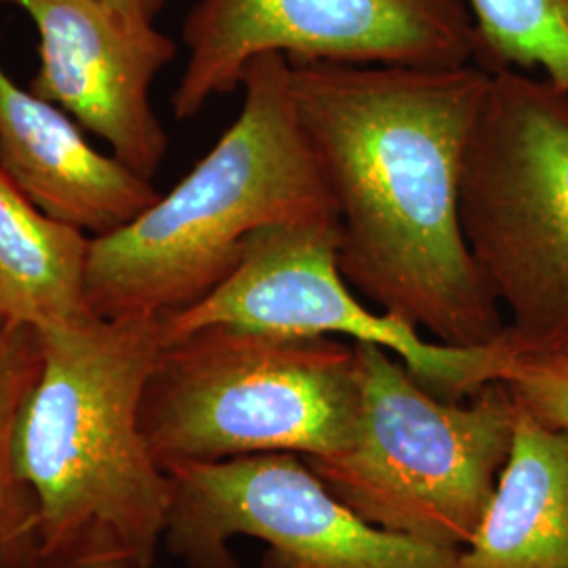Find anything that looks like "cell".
Segmentation results:
<instances>
[{
	"label": "cell",
	"instance_id": "6da1fadb",
	"mask_svg": "<svg viewBox=\"0 0 568 568\" xmlns=\"http://www.w3.org/2000/svg\"><path fill=\"white\" fill-rule=\"evenodd\" d=\"M288 63L297 119L337 213L345 281L438 344L499 339L508 321L462 224L467 148L490 72Z\"/></svg>",
	"mask_w": 568,
	"mask_h": 568
},
{
	"label": "cell",
	"instance_id": "7a4b0ae2",
	"mask_svg": "<svg viewBox=\"0 0 568 568\" xmlns=\"http://www.w3.org/2000/svg\"><path fill=\"white\" fill-rule=\"evenodd\" d=\"M239 119L171 192L108 236L91 239L87 304L98 318L164 316L201 302L270 225L337 220L305 142L278 53L244 70Z\"/></svg>",
	"mask_w": 568,
	"mask_h": 568
},
{
	"label": "cell",
	"instance_id": "3957f363",
	"mask_svg": "<svg viewBox=\"0 0 568 568\" xmlns=\"http://www.w3.org/2000/svg\"><path fill=\"white\" fill-rule=\"evenodd\" d=\"M39 331L41 375L16 429L37 551L103 537L150 568L173 493L142 429L143 392L164 344L161 316H91Z\"/></svg>",
	"mask_w": 568,
	"mask_h": 568
},
{
	"label": "cell",
	"instance_id": "277c9868",
	"mask_svg": "<svg viewBox=\"0 0 568 568\" xmlns=\"http://www.w3.org/2000/svg\"><path fill=\"white\" fill-rule=\"evenodd\" d=\"M361 405L356 344L204 326L161 347L142 429L164 469L265 453L326 457L352 445Z\"/></svg>",
	"mask_w": 568,
	"mask_h": 568
},
{
	"label": "cell",
	"instance_id": "5b68a950",
	"mask_svg": "<svg viewBox=\"0 0 568 568\" xmlns=\"http://www.w3.org/2000/svg\"><path fill=\"white\" fill-rule=\"evenodd\" d=\"M356 347L363 405L354 440L305 464L368 525L436 548H466L508 464L514 398L499 382L467 403L440 398L394 354Z\"/></svg>",
	"mask_w": 568,
	"mask_h": 568
},
{
	"label": "cell",
	"instance_id": "8992f818",
	"mask_svg": "<svg viewBox=\"0 0 568 568\" xmlns=\"http://www.w3.org/2000/svg\"><path fill=\"white\" fill-rule=\"evenodd\" d=\"M469 253L523 344L568 347V93L490 72L467 148Z\"/></svg>",
	"mask_w": 568,
	"mask_h": 568
},
{
	"label": "cell",
	"instance_id": "52a82bcc",
	"mask_svg": "<svg viewBox=\"0 0 568 568\" xmlns=\"http://www.w3.org/2000/svg\"><path fill=\"white\" fill-rule=\"evenodd\" d=\"M187 61L173 114L187 121L241 89L255 58L349 65L455 68L476 63L466 0H199L183 21Z\"/></svg>",
	"mask_w": 568,
	"mask_h": 568
},
{
	"label": "cell",
	"instance_id": "ba28073f",
	"mask_svg": "<svg viewBox=\"0 0 568 568\" xmlns=\"http://www.w3.org/2000/svg\"><path fill=\"white\" fill-rule=\"evenodd\" d=\"M163 541L192 568H239L234 537L267 546L262 568H457V549L373 527L293 453L166 467Z\"/></svg>",
	"mask_w": 568,
	"mask_h": 568
},
{
	"label": "cell",
	"instance_id": "9c48e42d",
	"mask_svg": "<svg viewBox=\"0 0 568 568\" xmlns=\"http://www.w3.org/2000/svg\"><path fill=\"white\" fill-rule=\"evenodd\" d=\"M337 220H302L255 232L234 272L196 304L161 316L163 342L204 326L377 345L434 394L464 400L490 382L493 349L427 339L417 326L373 310L339 270Z\"/></svg>",
	"mask_w": 568,
	"mask_h": 568
},
{
	"label": "cell",
	"instance_id": "30bf717a",
	"mask_svg": "<svg viewBox=\"0 0 568 568\" xmlns=\"http://www.w3.org/2000/svg\"><path fill=\"white\" fill-rule=\"evenodd\" d=\"M39 32L30 91L110 145L112 156L152 180L169 138L152 105V84L178 44L154 21L131 20L103 0H0Z\"/></svg>",
	"mask_w": 568,
	"mask_h": 568
},
{
	"label": "cell",
	"instance_id": "8fae6325",
	"mask_svg": "<svg viewBox=\"0 0 568 568\" xmlns=\"http://www.w3.org/2000/svg\"><path fill=\"white\" fill-rule=\"evenodd\" d=\"M82 131L0 63V171L47 215L100 239L140 217L161 192Z\"/></svg>",
	"mask_w": 568,
	"mask_h": 568
},
{
	"label": "cell",
	"instance_id": "7c38bea8",
	"mask_svg": "<svg viewBox=\"0 0 568 568\" xmlns=\"http://www.w3.org/2000/svg\"><path fill=\"white\" fill-rule=\"evenodd\" d=\"M457 568H568V429L516 406L508 464Z\"/></svg>",
	"mask_w": 568,
	"mask_h": 568
},
{
	"label": "cell",
	"instance_id": "4fadbf2b",
	"mask_svg": "<svg viewBox=\"0 0 568 568\" xmlns=\"http://www.w3.org/2000/svg\"><path fill=\"white\" fill-rule=\"evenodd\" d=\"M91 236L32 203L0 171V312L53 328L93 316L87 304Z\"/></svg>",
	"mask_w": 568,
	"mask_h": 568
},
{
	"label": "cell",
	"instance_id": "5bb4252c",
	"mask_svg": "<svg viewBox=\"0 0 568 568\" xmlns=\"http://www.w3.org/2000/svg\"><path fill=\"white\" fill-rule=\"evenodd\" d=\"M42 368L37 326L7 323L0 333V565L26 568L37 551L30 493L16 471V429Z\"/></svg>",
	"mask_w": 568,
	"mask_h": 568
},
{
	"label": "cell",
	"instance_id": "9a60e30c",
	"mask_svg": "<svg viewBox=\"0 0 568 568\" xmlns=\"http://www.w3.org/2000/svg\"><path fill=\"white\" fill-rule=\"evenodd\" d=\"M488 72L541 68L568 93V0H466Z\"/></svg>",
	"mask_w": 568,
	"mask_h": 568
},
{
	"label": "cell",
	"instance_id": "2e32d148",
	"mask_svg": "<svg viewBox=\"0 0 568 568\" xmlns=\"http://www.w3.org/2000/svg\"><path fill=\"white\" fill-rule=\"evenodd\" d=\"M490 347V382L544 426L568 429V347L523 344L508 331Z\"/></svg>",
	"mask_w": 568,
	"mask_h": 568
},
{
	"label": "cell",
	"instance_id": "e0dca14e",
	"mask_svg": "<svg viewBox=\"0 0 568 568\" xmlns=\"http://www.w3.org/2000/svg\"><path fill=\"white\" fill-rule=\"evenodd\" d=\"M26 568H140L116 544L103 537H87L68 548L34 551Z\"/></svg>",
	"mask_w": 568,
	"mask_h": 568
},
{
	"label": "cell",
	"instance_id": "ac0fdd59",
	"mask_svg": "<svg viewBox=\"0 0 568 568\" xmlns=\"http://www.w3.org/2000/svg\"><path fill=\"white\" fill-rule=\"evenodd\" d=\"M112 9L121 11L122 16L131 20L154 21L163 11L166 0H103Z\"/></svg>",
	"mask_w": 568,
	"mask_h": 568
},
{
	"label": "cell",
	"instance_id": "d6986e66",
	"mask_svg": "<svg viewBox=\"0 0 568 568\" xmlns=\"http://www.w3.org/2000/svg\"><path fill=\"white\" fill-rule=\"evenodd\" d=\"M7 326V318H4V314L0 312V333H2V328Z\"/></svg>",
	"mask_w": 568,
	"mask_h": 568
}]
</instances>
